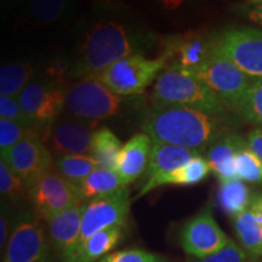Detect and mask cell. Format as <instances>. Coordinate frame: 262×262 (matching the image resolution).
<instances>
[{"mask_svg":"<svg viewBox=\"0 0 262 262\" xmlns=\"http://www.w3.org/2000/svg\"><path fill=\"white\" fill-rule=\"evenodd\" d=\"M152 44L149 33L116 18L97 19L88 26L72 60L70 78L95 79L111 64L142 54Z\"/></svg>","mask_w":262,"mask_h":262,"instance_id":"6da1fadb","label":"cell"},{"mask_svg":"<svg viewBox=\"0 0 262 262\" xmlns=\"http://www.w3.org/2000/svg\"><path fill=\"white\" fill-rule=\"evenodd\" d=\"M224 117L155 102L143 119L142 130L153 143L185 147L201 153L228 134Z\"/></svg>","mask_w":262,"mask_h":262,"instance_id":"7a4b0ae2","label":"cell"},{"mask_svg":"<svg viewBox=\"0 0 262 262\" xmlns=\"http://www.w3.org/2000/svg\"><path fill=\"white\" fill-rule=\"evenodd\" d=\"M156 103L173 104L225 116L227 108L195 75L186 71L165 70L158 75L153 89Z\"/></svg>","mask_w":262,"mask_h":262,"instance_id":"3957f363","label":"cell"},{"mask_svg":"<svg viewBox=\"0 0 262 262\" xmlns=\"http://www.w3.org/2000/svg\"><path fill=\"white\" fill-rule=\"evenodd\" d=\"M162 70H165L163 57L147 58L135 54L111 64L95 79L118 96H133L142 94Z\"/></svg>","mask_w":262,"mask_h":262,"instance_id":"277c9868","label":"cell"},{"mask_svg":"<svg viewBox=\"0 0 262 262\" xmlns=\"http://www.w3.org/2000/svg\"><path fill=\"white\" fill-rule=\"evenodd\" d=\"M192 74L202 80L229 110L237 108L239 100L255 79L226 56L220 47Z\"/></svg>","mask_w":262,"mask_h":262,"instance_id":"5b68a950","label":"cell"},{"mask_svg":"<svg viewBox=\"0 0 262 262\" xmlns=\"http://www.w3.org/2000/svg\"><path fill=\"white\" fill-rule=\"evenodd\" d=\"M17 100L29 122L45 142L51 127L66 107V89L49 81H32L22 90Z\"/></svg>","mask_w":262,"mask_h":262,"instance_id":"8992f818","label":"cell"},{"mask_svg":"<svg viewBox=\"0 0 262 262\" xmlns=\"http://www.w3.org/2000/svg\"><path fill=\"white\" fill-rule=\"evenodd\" d=\"M122 98L96 79H80L66 89V110L71 117L98 122L116 116Z\"/></svg>","mask_w":262,"mask_h":262,"instance_id":"52a82bcc","label":"cell"},{"mask_svg":"<svg viewBox=\"0 0 262 262\" xmlns=\"http://www.w3.org/2000/svg\"><path fill=\"white\" fill-rule=\"evenodd\" d=\"M49 243L41 219L35 212L22 210L14 217L3 262L49 261Z\"/></svg>","mask_w":262,"mask_h":262,"instance_id":"ba28073f","label":"cell"},{"mask_svg":"<svg viewBox=\"0 0 262 262\" xmlns=\"http://www.w3.org/2000/svg\"><path fill=\"white\" fill-rule=\"evenodd\" d=\"M219 48L217 35L188 31L168 35L163 41L162 56L165 70H180L188 73L201 68Z\"/></svg>","mask_w":262,"mask_h":262,"instance_id":"9c48e42d","label":"cell"},{"mask_svg":"<svg viewBox=\"0 0 262 262\" xmlns=\"http://www.w3.org/2000/svg\"><path fill=\"white\" fill-rule=\"evenodd\" d=\"M28 195L35 214L49 221L66 209L83 203L79 187L63 178L56 169H51L28 188Z\"/></svg>","mask_w":262,"mask_h":262,"instance_id":"30bf717a","label":"cell"},{"mask_svg":"<svg viewBox=\"0 0 262 262\" xmlns=\"http://www.w3.org/2000/svg\"><path fill=\"white\" fill-rule=\"evenodd\" d=\"M130 210V192L127 187L111 194L96 196L85 204L79 238V249L97 232L126 224ZM78 251V250H77Z\"/></svg>","mask_w":262,"mask_h":262,"instance_id":"8fae6325","label":"cell"},{"mask_svg":"<svg viewBox=\"0 0 262 262\" xmlns=\"http://www.w3.org/2000/svg\"><path fill=\"white\" fill-rule=\"evenodd\" d=\"M229 241L216 222L210 208L189 219L179 232V243L183 251L195 258L219 253L227 247Z\"/></svg>","mask_w":262,"mask_h":262,"instance_id":"7c38bea8","label":"cell"},{"mask_svg":"<svg viewBox=\"0 0 262 262\" xmlns=\"http://www.w3.org/2000/svg\"><path fill=\"white\" fill-rule=\"evenodd\" d=\"M2 160L22 179L27 188L55 166L51 150L39 136L19 141L17 145L3 153Z\"/></svg>","mask_w":262,"mask_h":262,"instance_id":"4fadbf2b","label":"cell"},{"mask_svg":"<svg viewBox=\"0 0 262 262\" xmlns=\"http://www.w3.org/2000/svg\"><path fill=\"white\" fill-rule=\"evenodd\" d=\"M221 51L244 73L262 78V32L249 27H232L217 35Z\"/></svg>","mask_w":262,"mask_h":262,"instance_id":"5bb4252c","label":"cell"},{"mask_svg":"<svg viewBox=\"0 0 262 262\" xmlns=\"http://www.w3.org/2000/svg\"><path fill=\"white\" fill-rule=\"evenodd\" d=\"M97 122L79 119V118H62L51 127L45 142L49 149L56 157L64 155L89 156L96 133Z\"/></svg>","mask_w":262,"mask_h":262,"instance_id":"9a60e30c","label":"cell"},{"mask_svg":"<svg viewBox=\"0 0 262 262\" xmlns=\"http://www.w3.org/2000/svg\"><path fill=\"white\" fill-rule=\"evenodd\" d=\"M84 203L66 209L48 221L51 244L63 262H74L79 245Z\"/></svg>","mask_w":262,"mask_h":262,"instance_id":"2e32d148","label":"cell"},{"mask_svg":"<svg viewBox=\"0 0 262 262\" xmlns=\"http://www.w3.org/2000/svg\"><path fill=\"white\" fill-rule=\"evenodd\" d=\"M196 156H201V153L194 149L166 143H153L149 163L146 170V182L137 194V198L156 189L157 182L160 179L182 168Z\"/></svg>","mask_w":262,"mask_h":262,"instance_id":"e0dca14e","label":"cell"},{"mask_svg":"<svg viewBox=\"0 0 262 262\" xmlns=\"http://www.w3.org/2000/svg\"><path fill=\"white\" fill-rule=\"evenodd\" d=\"M152 139L147 134L141 133L131 137L123 146L114 170L126 186L145 173L152 152Z\"/></svg>","mask_w":262,"mask_h":262,"instance_id":"ac0fdd59","label":"cell"},{"mask_svg":"<svg viewBox=\"0 0 262 262\" xmlns=\"http://www.w3.org/2000/svg\"><path fill=\"white\" fill-rule=\"evenodd\" d=\"M247 146L244 141L237 134H227L217 141H215L208 148L206 160L210 165L211 171L217 176L220 182L238 179L237 176V155Z\"/></svg>","mask_w":262,"mask_h":262,"instance_id":"d6986e66","label":"cell"},{"mask_svg":"<svg viewBox=\"0 0 262 262\" xmlns=\"http://www.w3.org/2000/svg\"><path fill=\"white\" fill-rule=\"evenodd\" d=\"M123 238V227L116 226L97 232L78 249L74 262H95L111 254Z\"/></svg>","mask_w":262,"mask_h":262,"instance_id":"ffe728a7","label":"cell"},{"mask_svg":"<svg viewBox=\"0 0 262 262\" xmlns=\"http://www.w3.org/2000/svg\"><path fill=\"white\" fill-rule=\"evenodd\" d=\"M79 192L83 201H91L96 196L111 194L126 187L125 182L113 169L98 168L90 173L79 186Z\"/></svg>","mask_w":262,"mask_h":262,"instance_id":"44dd1931","label":"cell"},{"mask_svg":"<svg viewBox=\"0 0 262 262\" xmlns=\"http://www.w3.org/2000/svg\"><path fill=\"white\" fill-rule=\"evenodd\" d=\"M217 199L222 211L233 219L247 211L251 203L249 188L239 179L220 182Z\"/></svg>","mask_w":262,"mask_h":262,"instance_id":"7402d4cb","label":"cell"},{"mask_svg":"<svg viewBox=\"0 0 262 262\" xmlns=\"http://www.w3.org/2000/svg\"><path fill=\"white\" fill-rule=\"evenodd\" d=\"M71 8V0H27L25 16L35 25H51L61 21Z\"/></svg>","mask_w":262,"mask_h":262,"instance_id":"603a6c76","label":"cell"},{"mask_svg":"<svg viewBox=\"0 0 262 262\" xmlns=\"http://www.w3.org/2000/svg\"><path fill=\"white\" fill-rule=\"evenodd\" d=\"M122 148V142L112 131L101 127L95 133L89 156L100 164L101 168L114 170Z\"/></svg>","mask_w":262,"mask_h":262,"instance_id":"cb8c5ba5","label":"cell"},{"mask_svg":"<svg viewBox=\"0 0 262 262\" xmlns=\"http://www.w3.org/2000/svg\"><path fill=\"white\" fill-rule=\"evenodd\" d=\"M235 234L242 247L250 254L262 256V224H260L253 212L247 210L233 219Z\"/></svg>","mask_w":262,"mask_h":262,"instance_id":"d4e9b609","label":"cell"},{"mask_svg":"<svg viewBox=\"0 0 262 262\" xmlns=\"http://www.w3.org/2000/svg\"><path fill=\"white\" fill-rule=\"evenodd\" d=\"M98 168H101L100 164L90 156L64 155L55 159V169L77 186Z\"/></svg>","mask_w":262,"mask_h":262,"instance_id":"484cf974","label":"cell"},{"mask_svg":"<svg viewBox=\"0 0 262 262\" xmlns=\"http://www.w3.org/2000/svg\"><path fill=\"white\" fill-rule=\"evenodd\" d=\"M211 171L208 160L203 158L202 156H196L194 158L169 175L164 176L157 182L156 188L160 186L176 185V186H192L202 182L206 179L209 172Z\"/></svg>","mask_w":262,"mask_h":262,"instance_id":"4316f807","label":"cell"},{"mask_svg":"<svg viewBox=\"0 0 262 262\" xmlns=\"http://www.w3.org/2000/svg\"><path fill=\"white\" fill-rule=\"evenodd\" d=\"M33 66L29 62L8 63L0 70V94L3 96L18 97L29 84L33 75Z\"/></svg>","mask_w":262,"mask_h":262,"instance_id":"83f0119b","label":"cell"},{"mask_svg":"<svg viewBox=\"0 0 262 262\" xmlns=\"http://www.w3.org/2000/svg\"><path fill=\"white\" fill-rule=\"evenodd\" d=\"M235 111L250 123L262 127V78H255L239 100Z\"/></svg>","mask_w":262,"mask_h":262,"instance_id":"f1b7e54d","label":"cell"},{"mask_svg":"<svg viewBox=\"0 0 262 262\" xmlns=\"http://www.w3.org/2000/svg\"><path fill=\"white\" fill-rule=\"evenodd\" d=\"M237 176L242 181L262 183V162L249 148L248 143L237 155Z\"/></svg>","mask_w":262,"mask_h":262,"instance_id":"f546056e","label":"cell"},{"mask_svg":"<svg viewBox=\"0 0 262 262\" xmlns=\"http://www.w3.org/2000/svg\"><path fill=\"white\" fill-rule=\"evenodd\" d=\"M31 136H39L33 129L8 119H0V152L5 153L19 141ZM40 137V136H39Z\"/></svg>","mask_w":262,"mask_h":262,"instance_id":"4dcf8cb0","label":"cell"},{"mask_svg":"<svg viewBox=\"0 0 262 262\" xmlns=\"http://www.w3.org/2000/svg\"><path fill=\"white\" fill-rule=\"evenodd\" d=\"M26 189L28 191L22 179L9 168L4 160H2L0 162V193L3 198L16 202L25 195Z\"/></svg>","mask_w":262,"mask_h":262,"instance_id":"1f68e13d","label":"cell"},{"mask_svg":"<svg viewBox=\"0 0 262 262\" xmlns=\"http://www.w3.org/2000/svg\"><path fill=\"white\" fill-rule=\"evenodd\" d=\"M97 262H169V260L163 255L133 248L114 251Z\"/></svg>","mask_w":262,"mask_h":262,"instance_id":"d6a6232c","label":"cell"},{"mask_svg":"<svg viewBox=\"0 0 262 262\" xmlns=\"http://www.w3.org/2000/svg\"><path fill=\"white\" fill-rule=\"evenodd\" d=\"M0 117H2V119H8L11 120V122L21 124L24 126H27L37 133V130L34 129L33 124L29 122L27 116L25 114L24 110L19 106L18 100H16L15 97L0 95Z\"/></svg>","mask_w":262,"mask_h":262,"instance_id":"836d02e7","label":"cell"},{"mask_svg":"<svg viewBox=\"0 0 262 262\" xmlns=\"http://www.w3.org/2000/svg\"><path fill=\"white\" fill-rule=\"evenodd\" d=\"M187 262H249V257L244 249H242L233 241H229L227 247L221 251L204 258H188Z\"/></svg>","mask_w":262,"mask_h":262,"instance_id":"e575fe53","label":"cell"},{"mask_svg":"<svg viewBox=\"0 0 262 262\" xmlns=\"http://www.w3.org/2000/svg\"><path fill=\"white\" fill-rule=\"evenodd\" d=\"M72 70V61L67 58H56L54 62L47 66L45 68V75L48 81L55 85L63 86L66 78H70Z\"/></svg>","mask_w":262,"mask_h":262,"instance_id":"d590c367","label":"cell"},{"mask_svg":"<svg viewBox=\"0 0 262 262\" xmlns=\"http://www.w3.org/2000/svg\"><path fill=\"white\" fill-rule=\"evenodd\" d=\"M247 143L249 148L253 150L262 162V127H257L249 133Z\"/></svg>","mask_w":262,"mask_h":262,"instance_id":"8d00e7d4","label":"cell"},{"mask_svg":"<svg viewBox=\"0 0 262 262\" xmlns=\"http://www.w3.org/2000/svg\"><path fill=\"white\" fill-rule=\"evenodd\" d=\"M9 222L8 212L4 210V206H3L2 217H0V247H2V250L4 249V245L8 244L10 233H11V229L9 228Z\"/></svg>","mask_w":262,"mask_h":262,"instance_id":"74e56055","label":"cell"},{"mask_svg":"<svg viewBox=\"0 0 262 262\" xmlns=\"http://www.w3.org/2000/svg\"><path fill=\"white\" fill-rule=\"evenodd\" d=\"M248 17L255 24L262 26V0H250Z\"/></svg>","mask_w":262,"mask_h":262,"instance_id":"f35d334b","label":"cell"},{"mask_svg":"<svg viewBox=\"0 0 262 262\" xmlns=\"http://www.w3.org/2000/svg\"><path fill=\"white\" fill-rule=\"evenodd\" d=\"M250 211L253 212L255 219H256L260 224H262V193L254 195L253 198H251Z\"/></svg>","mask_w":262,"mask_h":262,"instance_id":"ab89813d","label":"cell"},{"mask_svg":"<svg viewBox=\"0 0 262 262\" xmlns=\"http://www.w3.org/2000/svg\"><path fill=\"white\" fill-rule=\"evenodd\" d=\"M153 2H156L163 9L175 10L185 4H189L192 0H153Z\"/></svg>","mask_w":262,"mask_h":262,"instance_id":"60d3db41","label":"cell"},{"mask_svg":"<svg viewBox=\"0 0 262 262\" xmlns=\"http://www.w3.org/2000/svg\"><path fill=\"white\" fill-rule=\"evenodd\" d=\"M39 262H50V261H39Z\"/></svg>","mask_w":262,"mask_h":262,"instance_id":"b9f144b4","label":"cell"},{"mask_svg":"<svg viewBox=\"0 0 262 262\" xmlns=\"http://www.w3.org/2000/svg\"><path fill=\"white\" fill-rule=\"evenodd\" d=\"M19 2H22V0H19ZM26 2H27V0H26Z\"/></svg>","mask_w":262,"mask_h":262,"instance_id":"7bdbcfd3","label":"cell"}]
</instances>
